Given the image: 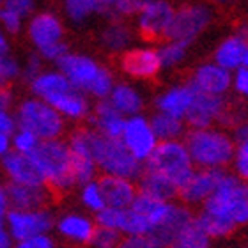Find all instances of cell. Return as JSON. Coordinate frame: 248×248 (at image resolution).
<instances>
[{"label": "cell", "instance_id": "1", "mask_svg": "<svg viewBox=\"0 0 248 248\" xmlns=\"http://www.w3.org/2000/svg\"><path fill=\"white\" fill-rule=\"evenodd\" d=\"M186 151L195 169L202 170H229L232 161L234 144L231 131L211 126L204 129H188L183 137Z\"/></svg>", "mask_w": 248, "mask_h": 248}, {"label": "cell", "instance_id": "2", "mask_svg": "<svg viewBox=\"0 0 248 248\" xmlns=\"http://www.w3.org/2000/svg\"><path fill=\"white\" fill-rule=\"evenodd\" d=\"M197 211L234 223L238 229L248 223V186L234 172L223 170L213 195Z\"/></svg>", "mask_w": 248, "mask_h": 248}, {"label": "cell", "instance_id": "3", "mask_svg": "<svg viewBox=\"0 0 248 248\" xmlns=\"http://www.w3.org/2000/svg\"><path fill=\"white\" fill-rule=\"evenodd\" d=\"M31 158L55 197L77 190L71 177V151L64 139L39 142Z\"/></svg>", "mask_w": 248, "mask_h": 248}, {"label": "cell", "instance_id": "4", "mask_svg": "<svg viewBox=\"0 0 248 248\" xmlns=\"http://www.w3.org/2000/svg\"><path fill=\"white\" fill-rule=\"evenodd\" d=\"M89 155L101 176L123 177L137 183L144 170V165L129 155L121 140L105 139L93 128L89 137Z\"/></svg>", "mask_w": 248, "mask_h": 248}, {"label": "cell", "instance_id": "5", "mask_svg": "<svg viewBox=\"0 0 248 248\" xmlns=\"http://www.w3.org/2000/svg\"><path fill=\"white\" fill-rule=\"evenodd\" d=\"M13 114L18 128L31 131L41 142L62 139V135L66 133V121L50 105L34 96L21 99Z\"/></svg>", "mask_w": 248, "mask_h": 248}, {"label": "cell", "instance_id": "6", "mask_svg": "<svg viewBox=\"0 0 248 248\" xmlns=\"http://www.w3.org/2000/svg\"><path fill=\"white\" fill-rule=\"evenodd\" d=\"M144 169L167 177L177 186V190L190 179L195 170L183 140L158 142L149 160L144 163Z\"/></svg>", "mask_w": 248, "mask_h": 248}, {"label": "cell", "instance_id": "7", "mask_svg": "<svg viewBox=\"0 0 248 248\" xmlns=\"http://www.w3.org/2000/svg\"><path fill=\"white\" fill-rule=\"evenodd\" d=\"M213 13L207 5L186 4L179 9H174L170 25L165 32V39L190 45L209 27Z\"/></svg>", "mask_w": 248, "mask_h": 248}, {"label": "cell", "instance_id": "8", "mask_svg": "<svg viewBox=\"0 0 248 248\" xmlns=\"http://www.w3.org/2000/svg\"><path fill=\"white\" fill-rule=\"evenodd\" d=\"M5 229L11 239L18 243L21 239L39 236V234H52L55 215L50 207L46 209H32V211H20L9 209L4 218Z\"/></svg>", "mask_w": 248, "mask_h": 248}, {"label": "cell", "instance_id": "9", "mask_svg": "<svg viewBox=\"0 0 248 248\" xmlns=\"http://www.w3.org/2000/svg\"><path fill=\"white\" fill-rule=\"evenodd\" d=\"M119 140L128 149L129 155L133 156L135 160H139L142 165L149 160V156L153 155V151L158 145V139L151 129L149 117L142 114L128 117L124 121V128Z\"/></svg>", "mask_w": 248, "mask_h": 248}, {"label": "cell", "instance_id": "10", "mask_svg": "<svg viewBox=\"0 0 248 248\" xmlns=\"http://www.w3.org/2000/svg\"><path fill=\"white\" fill-rule=\"evenodd\" d=\"M99 69H101V64L85 53L67 52L57 62V71L66 78L73 89L83 93L85 96L89 87L93 85L94 78L98 77Z\"/></svg>", "mask_w": 248, "mask_h": 248}, {"label": "cell", "instance_id": "11", "mask_svg": "<svg viewBox=\"0 0 248 248\" xmlns=\"http://www.w3.org/2000/svg\"><path fill=\"white\" fill-rule=\"evenodd\" d=\"M27 34L37 52L41 53L48 48L59 46L64 43V25L55 13L41 11L29 18Z\"/></svg>", "mask_w": 248, "mask_h": 248}, {"label": "cell", "instance_id": "12", "mask_svg": "<svg viewBox=\"0 0 248 248\" xmlns=\"http://www.w3.org/2000/svg\"><path fill=\"white\" fill-rule=\"evenodd\" d=\"M53 229L66 243L75 245V247H89L96 232V222L93 215L73 209V211L61 213L59 217H55Z\"/></svg>", "mask_w": 248, "mask_h": 248}, {"label": "cell", "instance_id": "13", "mask_svg": "<svg viewBox=\"0 0 248 248\" xmlns=\"http://www.w3.org/2000/svg\"><path fill=\"white\" fill-rule=\"evenodd\" d=\"M172 15H174V5L169 0H149L137 13V27L142 37L149 41L165 37Z\"/></svg>", "mask_w": 248, "mask_h": 248}, {"label": "cell", "instance_id": "14", "mask_svg": "<svg viewBox=\"0 0 248 248\" xmlns=\"http://www.w3.org/2000/svg\"><path fill=\"white\" fill-rule=\"evenodd\" d=\"M227 98L222 96H209L195 91V98L190 110L185 117V124L190 129H204L218 124L222 114L227 108Z\"/></svg>", "mask_w": 248, "mask_h": 248}, {"label": "cell", "instance_id": "15", "mask_svg": "<svg viewBox=\"0 0 248 248\" xmlns=\"http://www.w3.org/2000/svg\"><path fill=\"white\" fill-rule=\"evenodd\" d=\"M223 170H202L195 169L190 179L179 188L177 201L190 209H199L213 195Z\"/></svg>", "mask_w": 248, "mask_h": 248}, {"label": "cell", "instance_id": "16", "mask_svg": "<svg viewBox=\"0 0 248 248\" xmlns=\"http://www.w3.org/2000/svg\"><path fill=\"white\" fill-rule=\"evenodd\" d=\"M188 83L197 93L225 98L227 93L231 91L232 73L225 71L223 67L217 66L215 62H206V64H201L193 71L191 80Z\"/></svg>", "mask_w": 248, "mask_h": 248}, {"label": "cell", "instance_id": "17", "mask_svg": "<svg viewBox=\"0 0 248 248\" xmlns=\"http://www.w3.org/2000/svg\"><path fill=\"white\" fill-rule=\"evenodd\" d=\"M0 169L7 179V185L21 186H41L45 185L41 172L32 161L31 156L18 155V153H7L4 158H0Z\"/></svg>", "mask_w": 248, "mask_h": 248}, {"label": "cell", "instance_id": "18", "mask_svg": "<svg viewBox=\"0 0 248 248\" xmlns=\"http://www.w3.org/2000/svg\"><path fill=\"white\" fill-rule=\"evenodd\" d=\"M121 66L128 77L137 78V80H147V78L156 77L161 71L158 52H156V48L151 46L126 50L121 59Z\"/></svg>", "mask_w": 248, "mask_h": 248}, {"label": "cell", "instance_id": "19", "mask_svg": "<svg viewBox=\"0 0 248 248\" xmlns=\"http://www.w3.org/2000/svg\"><path fill=\"white\" fill-rule=\"evenodd\" d=\"M193 98H195V91H193L190 83L172 85V87H169L167 91H163L161 94L156 96V112L176 117V119L185 123V117L188 114V110H190L191 103H193Z\"/></svg>", "mask_w": 248, "mask_h": 248}, {"label": "cell", "instance_id": "20", "mask_svg": "<svg viewBox=\"0 0 248 248\" xmlns=\"http://www.w3.org/2000/svg\"><path fill=\"white\" fill-rule=\"evenodd\" d=\"M7 199H9V209L32 211V209H46V207H50L55 195L50 191V188L46 185H7Z\"/></svg>", "mask_w": 248, "mask_h": 248}, {"label": "cell", "instance_id": "21", "mask_svg": "<svg viewBox=\"0 0 248 248\" xmlns=\"http://www.w3.org/2000/svg\"><path fill=\"white\" fill-rule=\"evenodd\" d=\"M45 103L50 105L66 123L67 121H71V123L85 121L89 117V114H91V108H93L91 99L83 93H80V91L73 87L57 94V96H53Z\"/></svg>", "mask_w": 248, "mask_h": 248}, {"label": "cell", "instance_id": "22", "mask_svg": "<svg viewBox=\"0 0 248 248\" xmlns=\"http://www.w3.org/2000/svg\"><path fill=\"white\" fill-rule=\"evenodd\" d=\"M213 62L229 73H234L239 67H248V41L245 32L225 37L215 50Z\"/></svg>", "mask_w": 248, "mask_h": 248}, {"label": "cell", "instance_id": "23", "mask_svg": "<svg viewBox=\"0 0 248 248\" xmlns=\"http://www.w3.org/2000/svg\"><path fill=\"white\" fill-rule=\"evenodd\" d=\"M87 119H89V128H93L96 133H99L101 137L110 140L121 139L124 121H126L107 99L96 101V105H93Z\"/></svg>", "mask_w": 248, "mask_h": 248}, {"label": "cell", "instance_id": "24", "mask_svg": "<svg viewBox=\"0 0 248 248\" xmlns=\"http://www.w3.org/2000/svg\"><path fill=\"white\" fill-rule=\"evenodd\" d=\"M99 188L103 193L107 207H115V209H128L135 197L139 193L137 183L123 179V177L112 176H99L98 177Z\"/></svg>", "mask_w": 248, "mask_h": 248}, {"label": "cell", "instance_id": "25", "mask_svg": "<svg viewBox=\"0 0 248 248\" xmlns=\"http://www.w3.org/2000/svg\"><path fill=\"white\" fill-rule=\"evenodd\" d=\"M107 101L123 115L124 119L133 117V115H140L145 107L144 94L140 93L133 83L128 82H115Z\"/></svg>", "mask_w": 248, "mask_h": 248}, {"label": "cell", "instance_id": "26", "mask_svg": "<svg viewBox=\"0 0 248 248\" xmlns=\"http://www.w3.org/2000/svg\"><path fill=\"white\" fill-rule=\"evenodd\" d=\"M137 190L139 193H144L147 197H153L156 201H165V202H174L177 201V186L172 181H169L167 177L156 174L151 170H142L140 177L137 179Z\"/></svg>", "mask_w": 248, "mask_h": 248}, {"label": "cell", "instance_id": "27", "mask_svg": "<svg viewBox=\"0 0 248 248\" xmlns=\"http://www.w3.org/2000/svg\"><path fill=\"white\" fill-rule=\"evenodd\" d=\"M31 93L34 98L41 99V101H48L50 98L57 96V94L64 93L67 89H71L69 82L62 77L57 69H50V71L39 73L31 83Z\"/></svg>", "mask_w": 248, "mask_h": 248}, {"label": "cell", "instance_id": "28", "mask_svg": "<svg viewBox=\"0 0 248 248\" xmlns=\"http://www.w3.org/2000/svg\"><path fill=\"white\" fill-rule=\"evenodd\" d=\"M170 207H172V202L156 201V199L144 195V193H137V197H135V201L131 202L129 209L135 213H139V215H142V217L151 223L153 232H155L156 229L161 225V222L167 218V215H169V211H170Z\"/></svg>", "mask_w": 248, "mask_h": 248}, {"label": "cell", "instance_id": "29", "mask_svg": "<svg viewBox=\"0 0 248 248\" xmlns=\"http://www.w3.org/2000/svg\"><path fill=\"white\" fill-rule=\"evenodd\" d=\"M131 41H133V31L124 23V20L110 21L101 32V45L105 50L112 53L129 50Z\"/></svg>", "mask_w": 248, "mask_h": 248}, {"label": "cell", "instance_id": "30", "mask_svg": "<svg viewBox=\"0 0 248 248\" xmlns=\"http://www.w3.org/2000/svg\"><path fill=\"white\" fill-rule=\"evenodd\" d=\"M151 129L158 142H170V140H183L186 133V124L183 121L170 117V115L156 112L149 117Z\"/></svg>", "mask_w": 248, "mask_h": 248}, {"label": "cell", "instance_id": "31", "mask_svg": "<svg viewBox=\"0 0 248 248\" xmlns=\"http://www.w3.org/2000/svg\"><path fill=\"white\" fill-rule=\"evenodd\" d=\"M167 248H213V241L206 236L195 222V217L188 225L179 231L174 238L169 241Z\"/></svg>", "mask_w": 248, "mask_h": 248}, {"label": "cell", "instance_id": "32", "mask_svg": "<svg viewBox=\"0 0 248 248\" xmlns=\"http://www.w3.org/2000/svg\"><path fill=\"white\" fill-rule=\"evenodd\" d=\"M195 222L197 225L206 232V236L211 241H220V239H227L231 238L238 227L231 222H225V220H220V218H215L211 215H206L202 211H195Z\"/></svg>", "mask_w": 248, "mask_h": 248}, {"label": "cell", "instance_id": "33", "mask_svg": "<svg viewBox=\"0 0 248 248\" xmlns=\"http://www.w3.org/2000/svg\"><path fill=\"white\" fill-rule=\"evenodd\" d=\"M149 0H99L101 16H107L110 21L124 20L128 16H137Z\"/></svg>", "mask_w": 248, "mask_h": 248}, {"label": "cell", "instance_id": "34", "mask_svg": "<svg viewBox=\"0 0 248 248\" xmlns=\"http://www.w3.org/2000/svg\"><path fill=\"white\" fill-rule=\"evenodd\" d=\"M64 11L73 23H83L91 16L101 15L99 0H64Z\"/></svg>", "mask_w": 248, "mask_h": 248}, {"label": "cell", "instance_id": "35", "mask_svg": "<svg viewBox=\"0 0 248 248\" xmlns=\"http://www.w3.org/2000/svg\"><path fill=\"white\" fill-rule=\"evenodd\" d=\"M78 199H80V204L85 209V213H89V215H98L99 211H103L107 207L98 179L80 186L78 188Z\"/></svg>", "mask_w": 248, "mask_h": 248}, {"label": "cell", "instance_id": "36", "mask_svg": "<svg viewBox=\"0 0 248 248\" xmlns=\"http://www.w3.org/2000/svg\"><path fill=\"white\" fill-rule=\"evenodd\" d=\"M98 176H99L98 167H96V163L93 160L71 155V177L73 181H75L77 190L80 186L87 185V183L96 181Z\"/></svg>", "mask_w": 248, "mask_h": 248}, {"label": "cell", "instance_id": "37", "mask_svg": "<svg viewBox=\"0 0 248 248\" xmlns=\"http://www.w3.org/2000/svg\"><path fill=\"white\" fill-rule=\"evenodd\" d=\"M188 46H190V45H186V43H181V41L163 43V45L156 50V52H158V57H160L161 69H170V67L179 66L186 59Z\"/></svg>", "mask_w": 248, "mask_h": 248}, {"label": "cell", "instance_id": "38", "mask_svg": "<svg viewBox=\"0 0 248 248\" xmlns=\"http://www.w3.org/2000/svg\"><path fill=\"white\" fill-rule=\"evenodd\" d=\"M115 85V78H114V73L110 71L108 67L101 66L99 69L98 77L94 78L93 85L89 87L87 91V98H94L96 101H103V99L108 98V94L112 93V89Z\"/></svg>", "mask_w": 248, "mask_h": 248}, {"label": "cell", "instance_id": "39", "mask_svg": "<svg viewBox=\"0 0 248 248\" xmlns=\"http://www.w3.org/2000/svg\"><path fill=\"white\" fill-rule=\"evenodd\" d=\"M41 140L37 139L36 135H32L31 131L21 128H16V131L11 135V151L13 153H18V155H25L31 156L34 153L37 145H39Z\"/></svg>", "mask_w": 248, "mask_h": 248}, {"label": "cell", "instance_id": "40", "mask_svg": "<svg viewBox=\"0 0 248 248\" xmlns=\"http://www.w3.org/2000/svg\"><path fill=\"white\" fill-rule=\"evenodd\" d=\"M117 248H167L160 238L155 234H142V236H123Z\"/></svg>", "mask_w": 248, "mask_h": 248}, {"label": "cell", "instance_id": "41", "mask_svg": "<svg viewBox=\"0 0 248 248\" xmlns=\"http://www.w3.org/2000/svg\"><path fill=\"white\" fill-rule=\"evenodd\" d=\"M232 170L239 179L247 181L248 179V142H241V144H236V149H234L232 156Z\"/></svg>", "mask_w": 248, "mask_h": 248}, {"label": "cell", "instance_id": "42", "mask_svg": "<svg viewBox=\"0 0 248 248\" xmlns=\"http://www.w3.org/2000/svg\"><path fill=\"white\" fill-rule=\"evenodd\" d=\"M121 238L123 236L115 231L96 227V232H94L93 239L89 243V248H117L121 243Z\"/></svg>", "mask_w": 248, "mask_h": 248}, {"label": "cell", "instance_id": "43", "mask_svg": "<svg viewBox=\"0 0 248 248\" xmlns=\"http://www.w3.org/2000/svg\"><path fill=\"white\" fill-rule=\"evenodd\" d=\"M20 73H21L20 62L16 61L13 55L0 59V85L2 87H5L9 82L16 80V78L20 77Z\"/></svg>", "mask_w": 248, "mask_h": 248}, {"label": "cell", "instance_id": "44", "mask_svg": "<svg viewBox=\"0 0 248 248\" xmlns=\"http://www.w3.org/2000/svg\"><path fill=\"white\" fill-rule=\"evenodd\" d=\"M13 248H61V245L52 234H39V236L21 239L13 245Z\"/></svg>", "mask_w": 248, "mask_h": 248}, {"label": "cell", "instance_id": "45", "mask_svg": "<svg viewBox=\"0 0 248 248\" xmlns=\"http://www.w3.org/2000/svg\"><path fill=\"white\" fill-rule=\"evenodd\" d=\"M0 27L4 29L2 31L4 34H18L23 29V20L20 16H16L13 11L0 5Z\"/></svg>", "mask_w": 248, "mask_h": 248}, {"label": "cell", "instance_id": "46", "mask_svg": "<svg viewBox=\"0 0 248 248\" xmlns=\"http://www.w3.org/2000/svg\"><path fill=\"white\" fill-rule=\"evenodd\" d=\"M2 5L5 9L13 11L16 16H20L23 21L36 13V0H4Z\"/></svg>", "mask_w": 248, "mask_h": 248}, {"label": "cell", "instance_id": "47", "mask_svg": "<svg viewBox=\"0 0 248 248\" xmlns=\"http://www.w3.org/2000/svg\"><path fill=\"white\" fill-rule=\"evenodd\" d=\"M43 59L37 55V53H31L29 57H27L25 64L21 66V73H20V77L25 80L27 83H31L34 78L39 75V73H43L45 69H43Z\"/></svg>", "mask_w": 248, "mask_h": 248}, {"label": "cell", "instance_id": "48", "mask_svg": "<svg viewBox=\"0 0 248 248\" xmlns=\"http://www.w3.org/2000/svg\"><path fill=\"white\" fill-rule=\"evenodd\" d=\"M231 89H234V93L241 96V98H247L248 94V67H239L232 73V83H231Z\"/></svg>", "mask_w": 248, "mask_h": 248}, {"label": "cell", "instance_id": "49", "mask_svg": "<svg viewBox=\"0 0 248 248\" xmlns=\"http://www.w3.org/2000/svg\"><path fill=\"white\" fill-rule=\"evenodd\" d=\"M16 119H15V114H13V110H2L0 108V133L2 135H11L16 131Z\"/></svg>", "mask_w": 248, "mask_h": 248}, {"label": "cell", "instance_id": "50", "mask_svg": "<svg viewBox=\"0 0 248 248\" xmlns=\"http://www.w3.org/2000/svg\"><path fill=\"white\" fill-rule=\"evenodd\" d=\"M15 103V96L7 87H0V108L2 110H11Z\"/></svg>", "mask_w": 248, "mask_h": 248}, {"label": "cell", "instance_id": "51", "mask_svg": "<svg viewBox=\"0 0 248 248\" xmlns=\"http://www.w3.org/2000/svg\"><path fill=\"white\" fill-rule=\"evenodd\" d=\"M9 211V199H7V183L0 179V217H5Z\"/></svg>", "mask_w": 248, "mask_h": 248}, {"label": "cell", "instance_id": "52", "mask_svg": "<svg viewBox=\"0 0 248 248\" xmlns=\"http://www.w3.org/2000/svg\"><path fill=\"white\" fill-rule=\"evenodd\" d=\"M4 218L5 217H0V248H13L15 241L11 239L9 232H7V229H5Z\"/></svg>", "mask_w": 248, "mask_h": 248}, {"label": "cell", "instance_id": "53", "mask_svg": "<svg viewBox=\"0 0 248 248\" xmlns=\"http://www.w3.org/2000/svg\"><path fill=\"white\" fill-rule=\"evenodd\" d=\"M9 55H13V53H11V45L9 39H7V34L0 31V59L9 57Z\"/></svg>", "mask_w": 248, "mask_h": 248}, {"label": "cell", "instance_id": "54", "mask_svg": "<svg viewBox=\"0 0 248 248\" xmlns=\"http://www.w3.org/2000/svg\"><path fill=\"white\" fill-rule=\"evenodd\" d=\"M7 153H11V137L0 133V158H4Z\"/></svg>", "mask_w": 248, "mask_h": 248}, {"label": "cell", "instance_id": "55", "mask_svg": "<svg viewBox=\"0 0 248 248\" xmlns=\"http://www.w3.org/2000/svg\"><path fill=\"white\" fill-rule=\"evenodd\" d=\"M211 2H215L218 5H232L236 2H239V0H211Z\"/></svg>", "mask_w": 248, "mask_h": 248}, {"label": "cell", "instance_id": "56", "mask_svg": "<svg viewBox=\"0 0 248 248\" xmlns=\"http://www.w3.org/2000/svg\"><path fill=\"white\" fill-rule=\"evenodd\" d=\"M2 4H4V0H0V5H2Z\"/></svg>", "mask_w": 248, "mask_h": 248}, {"label": "cell", "instance_id": "57", "mask_svg": "<svg viewBox=\"0 0 248 248\" xmlns=\"http://www.w3.org/2000/svg\"><path fill=\"white\" fill-rule=\"evenodd\" d=\"M0 87H2V85H0Z\"/></svg>", "mask_w": 248, "mask_h": 248}]
</instances>
